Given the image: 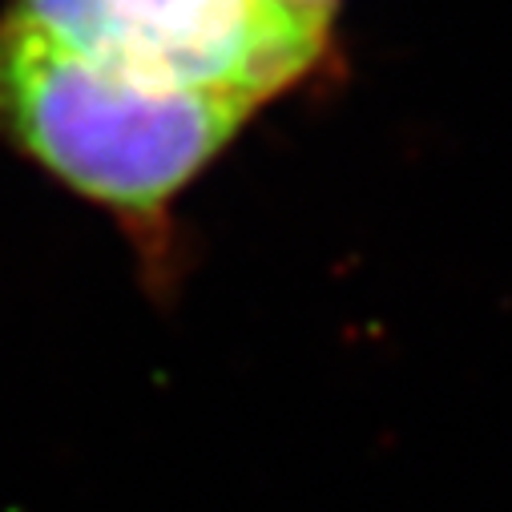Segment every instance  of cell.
<instances>
[{
    "label": "cell",
    "mask_w": 512,
    "mask_h": 512,
    "mask_svg": "<svg viewBox=\"0 0 512 512\" xmlns=\"http://www.w3.org/2000/svg\"><path fill=\"white\" fill-rule=\"evenodd\" d=\"M5 17L130 77L230 97L259 113L331 45L279 0H9Z\"/></svg>",
    "instance_id": "7a4b0ae2"
},
{
    "label": "cell",
    "mask_w": 512,
    "mask_h": 512,
    "mask_svg": "<svg viewBox=\"0 0 512 512\" xmlns=\"http://www.w3.org/2000/svg\"><path fill=\"white\" fill-rule=\"evenodd\" d=\"M254 109L101 65L0 13V142L109 210L162 259L170 206Z\"/></svg>",
    "instance_id": "6da1fadb"
}]
</instances>
